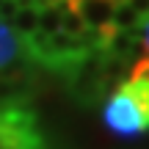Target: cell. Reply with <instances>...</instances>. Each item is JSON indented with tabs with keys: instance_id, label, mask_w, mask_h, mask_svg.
<instances>
[{
	"instance_id": "obj_1",
	"label": "cell",
	"mask_w": 149,
	"mask_h": 149,
	"mask_svg": "<svg viewBox=\"0 0 149 149\" xmlns=\"http://www.w3.org/2000/svg\"><path fill=\"white\" fill-rule=\"evenodd\" d=\"M102 124L116 138H141L149 133V83L124 80L102 105Z\"/></svg>"
},
{
	"instance_id": "obj_2",
	"label": "cell",
	"mask_w": 149,
	"mask_h": 149,
	"mask_svg": "<svg viewBox=\"0 0 149 149\" xmlns=\"http://www.w3.org/2000/svg\"><path fill=\"white\" fill-rule=\"evenodd\" d=\"M116 3H122V0H74V11L80 14V19H83V25L88 31H97V33L108 36L113 31Z\"/></svg>"
},
{
	"instance_id": "obj_3",
	"label": "cell",
	"mask_w": 149,
	"mask_h": 149,
	"mask_svg": "<svg viewBox=\"0 0 149 149\" xmlns=\"http://www.w3.org/2000/svg\"><path fill=\"white\" fill-rule=\"evenodd\" d=\"M22 58H25V44H22V39L8 28V22L0 19V72H6L8 66L19 64Z\"/></svg>"
},
{
	"instance_id": "obj_4",
	"label": "cell",
	"mask_w": 149,
	"mask_h": 149,
	"mask_svg": "<svg viewBox=\"0 0 149 149\" xmlns=\"http://www.w3.org/2000/svg\"><path fill=\"white\" fill-rule=\"evenodd\" d=\"M8 28L19 39H28L39 31V6H17L14 17H11Z\"/></svg>"
},
{
	"instance_id": "obj_5",
	"label": "cell",
	"mask_w": 149,
	"mask_h": 149,
	"mask_svg": "<svg viewBox=\"0 0 149 149\" xmlns=\"http://www.w3.org/2000/svg\"><path fill=\"white\" fill-rule=\"evenodd\" d=\"M141 22H144V17H141L138 11H135L133 6L127 3V0L116 3V11H113V28H116V31H130V33H138Z\"/></svg>"
},
{
	"instance_id": "obj_6",
	"label": "cell",
	"mask_w": 149,
	"mask_h": 149,
	"mask_svg": "<svg viewBox=\"0 0 149 149\" xmlns=\"http://www.w3.org/2000/svg\"><path fill=\"white\" fill-rule=\"evenodd\" d=\"M58 31H61V8L55 6V0L47 6H39V33L53 36Z\"/></svg>"
},
{
	"instance_id": "obj_7",
	"label": "cell",
	"mask_w": 149,
	"mask_h": 149,
	"mask_svg": "<svg viewBox=\"0 0 149 149\" xmlns=\"http://www.w3.org/2000/svg\"><path fill=\"white\" fill-rule=\"evenodd\" d=\"M127 80H141V83H149V53H146V50L133 61V64H130Z\"/></svg>"
},
{
	"instance_id": "obj_8",
	"label": "cell",
	"mask_w": 149,
	"mask_h": 149,
	"mask_svg": "<svg viewBox=\"0 0 149 149\" xmlns=\"http://www.w3.org/2000/svg\"><path fill=\"white\" fill-rule=\"evenodd\" d=\"M138 33H141V44H144V50L149 53V17H144V22H141V28H138Z\"/></svg>"
},
{
	"instance_id": "obj_9",
	"label": "cell",
	"mask_w": 149,
	"mask_h": 149,
	"mask_svg": "<svg viewBox=\"0 0 149 149\" xmlns=\"http://www.w3.org/2000/svg\"><path fill=\"white\" fill-rule=\"evenodd\" d=\"M130 6H133L135 11H138L141 17H149V0H127Z\"/></svg>"
},
{
	"instance_id": "obj_10",
	"label": "cell",
	"mask_w": 149,
	"mask_h": 149,
	"mask_svg": "<svg viewBox=\"0 0 149 149\" xmlns=\"http://www.w3.org/2000/svg\"><path fill=\"white\" fill-rule=\"evenodd\" d=\"M36 6H47V3H53V0H33Z\"/></svg>"
},
{
	"instance_id": "obj_11",
	"label": "cell",
	"mask_w": 149,
	"mask_h": 149,
	"mask_svg": "<svg viewBox=\"0 0 149 149\" xmlns=\"http://www.w3.org/2000/svg\"><path fill=\"white\" fill-rule=\"evenodd\" d=\"M8 3H14V6H19V0H8Z\"/></svg>"
},
{
	"instance_id": "obj_12",
	"label": "cell",
	"mask_w": 149,
	"mask_h": 149,
	"mask_svg": "<svg viewBox=\"0 0 149 149\" xmlns=\"http://www.w3.org/2000/svg\"><path fill=\"white\" fill-rule=\"evenodd\" d=\"M44 149H47V146H44Z\"/></svg>"
}]
</instances>
